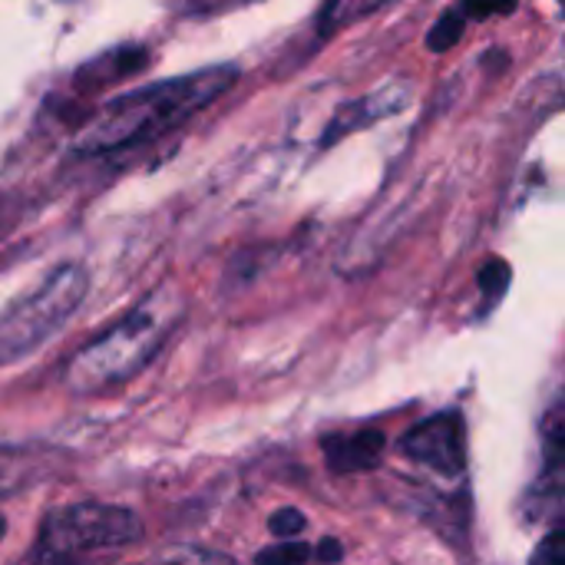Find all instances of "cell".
I'll use <instances>...</instances> for the list:
<instances>
[{"label": "cell", "mask_w": 565, "mask_h": 565, "mask_svg": "<svg viewBox=\"0 0 565 565\" xmlns=\"http://www.w3.org/2000/svg\"><path fill=\"white\" fill-rule=\"evenodd\" d=\"M301 530H305V516L298 510H281V513L271 516V533L281 536V540H295Z\"/></svg>", "instance_id": "obj_13"}, {"label": "cell", "mask_w": 565, "mask_h": 565, "mask_svg": "<svg viewBox=\"0 0 565 565\" xmlns=\"http://www.w3.org/2000/svg\"><path fill=\"white\" fill-rule=\"evenodd\" d=\"M318 559H321V563H338V559H341V543H338V540H324V543L318 546Z\"/></svg>", "instance_id": "obj_15"}, {"label": "cell", "mask_w": 565, "mask_h": 565, "mask_svg": "<svg viewBox=\"0 0 565 565\" xmlns=\"http://www.w3.org/2000/svg\"><path fill=\"white\" fill-rule=\"evenodd\" d=\"M530 565H563V536H559V530H553V533L540 543V550L533 553Z\"/></svg>", "instance_id": "obj_14"}, {"label": "cell", "mask_w": 565, "mask_h": 565, "mask_svg": "<svg viewBox=\"0 0 565 565\" xmlns=\"http://www.w3.org/2000/svg\"><path fill=\"white\" fill-rule=\"evenodd\" d=\"M142 536L132 510L106 503H73L46 513L33 546L17 565H106Z\"/></svg>", "instance_id": "obj_3"}, {"label": "cell", "mask_w": 565, "mask_h": 565, "mask_svg": "<svg viewBox=\"0 0 565 565\" xmlns=\"http://www.w3.org/2000/svg\"><path fill=\"white\" fill-rule=\"evenodd\" d=\"M235 79H238V66L215 63L195 73H182L172 79L129 89L109 99L106 106H99L86 119L73 149L83 156H103L139 142H152L172 132L175 126L189 122L195 113L209 109L218 96H225L235 86Z\"/></svg>", "instance_id": "obj_1"}, {"label": "cell", "mask_w": 565, "mask_h": 565, "mask_svg": "<svg viewBox=\"0 0 565 565\" xmlns=\"http://www.w3.org/2000/svg\"><path fill=\"white\" fill-rule=\"evenodd\" d=\"M516 7V0H463L457 10L467 20H483V17H503Z\"/></svg>", "instance_id": "obj_11"}, {"label": "cell", "mask_w": 565, "mask_h": 565, "mask_svg": "<svg viewBox=\"0 0 565 565\" xmlns=\"http://www.w3.org/2000/svg\"><path fill=\"white\" fill-rule=\"evenodd\" d=\"M480 285H483V291H487L490 298H500V295L507 291V285H510V268H507L500 258H493V262L483 268Z\"/></svg>", "instance_id": "obj_12"}, {"label": "cell", "mask_w": 565, "mask_h": 565, "mask_svg": "<svg viewBox=\"0 0 565 565\" xmlns=\"http://www.w3.org/2000/svg\"><path fill=\"white\" fill-rule=\"evenodd\" d=\"M308 559H311V550L305 543H295V540H285V543L258 553V565H301Z\"/></svg>", "instance_id": "obj_10"}, {"label": "cell", "mask_w": 565, "mask_h": 565, "mask_svg": "<svg viewBox=\"0 0 565 565\" xmlns=\"http://www.w3.org/2000/svg\"><path fill=\"white\" fill-rule=\"evenodd\" d=\"M146 565H238L232 556H222V553H212V550H199V546H179V550H169L162 556H156L152 563Z\"/></svg>", "instance_id": "obj_9"}, {"label": "cell", "mask_w": 565, "mask_h": 565, "mask_svg": "<svg viewBox=\"0 0 565 565\" xmlns=\"http://www.w3.org/2000/svg\"><path fill=\"white\" fill-rule=\"evenodd\" d=\"M86 288H89L86 271L79 265H63L30 298L3 311L0 315V367L26 358L33 348L53 338L60 324L70 321V315L79 308Z\"/></svg>", "instance_id": "obj_4"}, {"label": "cell", "mask_w": 565, "mask_h": 565, "mask_svg": "<svg viewBox=\"0 0 565 565\" xmlns=\"http://www.w3.org/2000/svg\"><path fill=\"white\" fill-rule=\"evenodd\" d=\"M182 318V298L172 285H159L106 334L83 344L63 367V384L73 394H99L136 377L169 341Z\"/></svg>", "instance_id": "obj_2"}, {"label": "cell", "mask_w": 565, "mask_h": 565, "mask_svg": "<svg viewBox=\"0 0 565 565\" xmlns=\"http://www.w3.org/2000/svg\"><path fill=\"white\" fill-rule=\"evenodd\" d=\"M36 463L26 454H13V450H0V497L23 490V483L33 477Z\"/></svg>", "instance_id": "obj_7"}, {"label": "cell", "mask_w": 565, "mask_h": 565, "mask_svg": "<svg viewBox=\"0 0 565 565\" xmlns=\"http://www.w3.org/2000/svg\"><path fill=\"white\" fill-rule=\"evenodd\" d=\"M384 457V434H331L324 437V460L334 473H364L374 470Z\"/></svg>", "instance_id": "obj_6"}, {"label": "cell", "mask_w": 565, "mask_h": 565, "mask_svg": "<svg viewBox=\"0 0 565 565\" xmlns=\"http://www.w3.org/2000/svg\"><path fill=\"white\" fill-rule=\"evenodd\" d=\"M3 526H7V523H3V520H0V540H3Z\"/></svg>", "instance_id": "obj_16"}, {"label": "cell", "mask_w": 565, "mask_h": 565, "mask_svg": "<svg viewBox=\"0 0 565 565\" xmlns=\"http://www.w3.org/2000/svg\"><path fill=\"white\" fill-rule=\"evenodd\" d=\"M463 30H467V17H463L457 7L447 10V13L434 23V30L427 33V50H434V53L450 50V46L463 36Z\"/></svg>", "instance_id": "obj_8"}, {"label": "cell", "mask_w": 565, "mask_h": 565, "mask_svg": "<svg viewBox=\"0 0 565 565\" xmlns=\"http://www.w3.org/2000/svg\"><path fill=\"white\" fill-rule=\"evenodd\" d=\"M404 457L434 467L444 477H460L467 467V437H463V417L457 411H444L437 417H427L401 440Z\"/></svg>", "instance_id": "obj_5"}]
</instances>
